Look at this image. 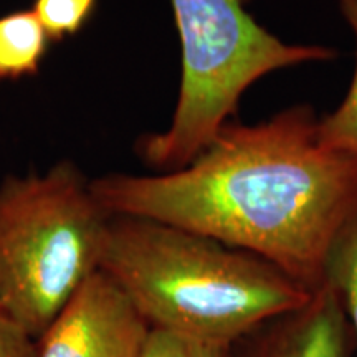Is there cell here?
Segmentation results:
<instances>
[{
	"instance_id": "obj_1",
	"label": "cell",
	"mask_w": 357,
	"mask_h": 357,
	"mask_svg": "<svg viewBox=\"0 0 357 357\" xmlns=\"http://www.w3.org/2000/svg\"><path fill=\"white\" fill-rule=\"evenodd\" d=\"M318 121L303 102L260 123L231 119L184 167L106 174L91 189L109 215L208 236L316 289L334 240L357 213V159L324 146Z\"/></svg>"
},
{
	"instance_id": "obj_2",
	"label": "cell",
	"mask_w": 357,
	"mask_h": 357,
	"mask_svg": "<svg viewBox=\"0 0 357 357\" xmlns=\"http://www.w3.org/2000/svg\"><path fill=\"white\" fill-rule=\"evenodd\" d=\"M101 271L149 328L225 346L305 306L314 291L245 250L126 215H111Z\"/></svg>"
},
{
	"instance_id": "obj_3",
	"label": "cell",
	"mask_w": 357,
	"mask_h": 357,
	"mask_svg": "<svg viewBox=\"0 0 357 357\" xmlns=\"http://www.w3.org/2000/svg\"><path fill=\"white\" fill-rule=\"evenodd\" d=\"M111 215L71 160L0 182V311L40 337L101 270Z\"/></svg>"
},
{
	"instance_id": "obj_4",
	"label": "cell",
	"mask_w": 357,
	"mask_h": 357,
	"mask_svg": "<svg viewBox=\"0 0 357 357\" xmlns=\"http://www.w3.org/2000/svg\"><path fill=\"white\" fill-rule=\"evenodd\" d=\"M181 43V84L171 123L136 142L146 166H187L235 119L245 93L275 71L337 58L326 45L288 43L248 10V0H169Z\"/></svg>"
},
{
	"instance_id": "obj_5",
	"label": "cell",
	"mask_w": 357,
	"mask_h": 357,
	"mask_svg": "<svg viewBox=\"0 0 357 357\" xmlns=\"http://www.w3.org/2000/svg\"><path fill=\"white\" fill-rule=\"evenodd\" d=\"M149 329L121 288L100 270L37 339V357H141Z\"/></svg>"
},
{
	"instance_id": "obj_6",
	"label": "cell",
	"mask_w": 357,
	"mask_h": 357,
	"mask_svg": "<svg viewBox=\"0 0 357 357\" xmlns=\"http://www.w3.org/2000/svg\"><path fill=\"white\" fill-rule=\"evenodd\" d=\"M349 321L329 283L312 291L305 306L258 326L231 346V357H349Z\"/></svg>"
},
{
	"instance_id": "obj_7",
	"label": "cell",
	"mask_w": 357,
	"mask_h": 357,
	"mask_svg": "<svg viewBox=\"0 0 357 357\" xmlns=\"http://www.w3.org/2000/svg\"><path fill=\"white\" fill-rule=\"evenodd\" d=\"M50 43L32 8L0 15V82L38 75Z\"/></svg>"
},
{
	"instance_id": "obj_8",
	"label": "cell",
	"mask_w": 357,
	"mask_h": 357,
	"mask_svg": "<svg viewBox=\"0 0 357 357\" xmlns=\"http://www.w3.org/2000/svg\"><path fill=\"white\" fill-rule=\"evenodd\" d=\"M356 43V61L347 93L331 113L319 116V139L329 149L357 159V0H336Z\"/></svg>"
},
{
	"instance_id": "obj_9",
	"label": "cell",
	"mask_w": 357,
	"mask_h": 357,
	"mask_svg": "<svg viewBox=\"0 0 357 357\" xmlns=\"http://www.w3.org/2000/svg\"><path fill=\"white\" fill-rule=\"evenodd\" d=\"M324 281L336 289L357 349V213L334 240L326 260Z\"/></svg>"
},
{
	"instance_id": "obj_10",
	"label": "cell",
	"mask_w": 357,
	"mask_h": 357,
	"mask_svg": "<svg viewBox=\"0 0 357 357\" xmlns=\"http://www.w3.org/2000/svg\"><path fill=\"white\" fill-rule=\"evenodd\" d=\"M98 0H33L32 10L52 42L75 37L96 10Z\"/></svg>"
},
{
	"instance_id": "obj_11",
	"label": "cell",
	"mask_w": 357,
	"mask_h": 357,
	"mask_svg": "<svg viewBox=\"0 0 357 357\" xmlns=\"http://www.w3.org/2000/svg\"><path fill=\"white\" fill-rule=\"evenodd\" d=\"M141 357H231V346L151 328Z\"/></svg>"
},
{
	"instance_id": "obj_12",
	"label": "cell",
	"mask_w": 357,
	"mask_h": 357,
	"mask_svg": "<svg viewBox=\"0 0 357 357\" xmlns=\"http://www.w3.org/2000/svg\"><path fill=\"white\" fill-rule=\"evenodd\" d=\"M0 357H37V337L0 311Z\"/></svg>"
}]
</instances>
